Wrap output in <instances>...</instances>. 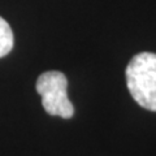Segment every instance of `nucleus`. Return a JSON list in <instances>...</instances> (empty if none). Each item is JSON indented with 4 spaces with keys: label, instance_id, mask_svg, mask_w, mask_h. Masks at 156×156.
I'll return each instance as SVG.
<instances>
[{
    "label": "nucleus",
    "instance_id": "f257e3e1",
    "mask_svg": "<svg viewBox=\"0 0 156 156\" xmlns=\"http://www.w3.org/2000/svg\"><path fill=\"white\" fill-rule=\"evenodd\" d=\"M130 95L142 108L156 112V53L140 52L126 68Z\"/></svg>",
    "mask_w": 156,
    "mask_h": 156
},
{
    "label": "nucleus",
    "instance_id": "f03ea898",
    "mask_svg": "<svg viewBox=\"0 0 156 156\" xmlns=\"http://www.w3.org/2000/svg\"><path fill=\"white\" fill-rule=\"evenodd\" d=\"M37 92L42 96L43 108L51 116L70 119L74 115V107L66 94L68 80L64 73L57 70L44 72L38 77Z\"/></svg>",
    "mask_w": 156,
    "mask_h": 156
},
{
    "label": "nucleus",
    "instance_id": "7ed1b4c3",
    "mask_svg": "<svg viewBox=\"0 0 156 156\" xmlns=\"http://www.w3.org/2000/svg\"><path fill=\"white\" fill-rule=\"evenodd\" d=\"M13 31L9 23L0 17V57L7 56L13 48Z\"/></svg>",
    "mask_w": 156,
    "mask_h": 156
}]
</instances>
